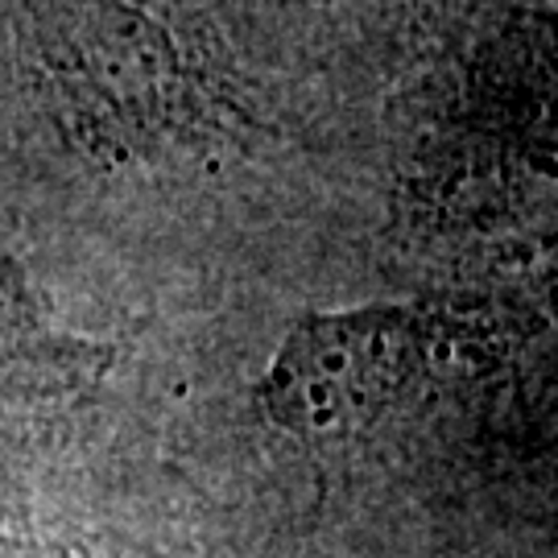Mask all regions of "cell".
Masks as SVG:
<instances>
[{
  "instance_id": "2",
  "label": "cell",
  "mask_w": 558,
  "mask_h": 558,
  "mask_svg": "<svg viewBox=\"0 0 558 558\" xmlns=\"http://www.w3.org/2000/svg\"><path fill=\"white\" fill-rule=\"evenodd\" d=\"M62 92L108 129L149 133L179 117L182 71L161 25L120 0H71L50 25Z\"/></svg>"
},
{
  "instance_id": "4",
  "label": "cell",
  "mask_w": 558,
  "mask_h": 558,
  "mask_svg": "<svg viewBox=\"0 0 558 558\" xmlns=\"http://www.w3.org/2000/svg\"><path fill=\"white\" fill-rule=\"evenodd\" d=\"M0 558H25L21 550H9V546H0Z\"/></svg>"
},
{
  "instance_id": "1",
  "label": "cell",
  "mask_w": 558,
  "mask_h": 558,
  "mask_svg": "<svg viewBox=\"0 0 558 558\" xmlns=\"http://www.w3.org/2000/svg\"><path fill=\"white\" fill-rule=\"evenodd\" d=\"M422 360V331L405 306L315 311L290 327L257 398L281 430L336 439L364 430L401 398Z\"/></svg>"
},
{
  "instance_id": "3",
  "label": "cell",
  "mask_w": 558,
  "mask_h": 558,
  "mask_svg": "<svg viewBox=\"0 0 558 558\" xmlns=\"http://www.w3.org/2000/svg\"><path fill=\"white\" fill-rule=\"evenodd\" d=\"M21 306H25V281L17 260L0 253V331H9L21 319Z\"/></svg>"
}]
</instances>
